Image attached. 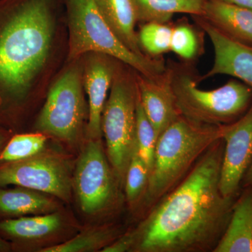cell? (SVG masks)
I'll use <instances>...</instances> for the list:
<instances>
[{
	"instance_id": "obj_28",
	"label": "cell",
	"mask_w": 252,
	"mask_h": 252,
	"mask_svg": "<svg viewBox=\"0 0 252 252\" xmlns=\"http://www.w3.org/2000/svg\"><path fill=\"white\" fill-rule=\"evenodd\" d=\"M220 1L252 9V0H220Z\"/></svg>"
},
{
	"instance_id": "obj_22",
	"label": "cell",
	"mask_w": 252,
	"mask_h": 252,
	"mask_svg": "<svg viewBox=\"0 0 252 252\" xmlns=\"http://www.w3.org/2000/svg\"><path fill=\"white\" fill-rule=\"evenodd\" d=\"M149 180L148 168L139 155L136 143L124 186L126 200L131 210H133L132 211H135L142 205L148 187Z\"/></svg>"
},
{
	"instance_id": "obj_17",
	"label": "cell",
	"mask_w": 252,
	"mask_h": 252,
	"mask_svg": "<svg viewBox=\"0 0 252 252\" xmlns=\"http://www.w3.org/2000/svg\"><path fill=\"white\" fill-rule=\"evenodd\" d=\"M213 252H252V187L235 201L229 221Z\"/></svg>"
},
{
	"instance_id": "obj_2",
	"label": "cell",
	"mask_w": 252,
	"mask_h": 252,
	"mask_svg": "<svg viewBox=\"0 0 252 252\" xmlns=\"http://www.w3.org/2000/svg\"><path fill=\"white\" fill-rule=\"evenodd\" d=\"M223 149L220 139L130 228V252H213L235 201V197H225L220 190Z\"/></svg>"
},
{
	"instance_id": "obj_10",
	"label": "cell",
	"mask_w": 252,
	"mask_h": 252,
	"mask_svg": "<svg viewBox=\"0 0 252 252\" xmlns=\"http://www.w3.org/2000/svg\"><path fill=\"white\" fill-rule=\"evenodd\" d=\"M72 217L59 210L44 215L0 220V238L10 244L11 252H38L63 243L78 230Z\"/></svg>"
},
{
	"instance_id": "obj_27",
	"label": "cell",
	"mask_w": 252,
	"mask_h": 252,
	"mask_svg": "<svg viewBox=\"0 0 252 252\" xmlns=\"http://www.w3.org/2000/svg\"><path fill=\"white\" fill-rule=\"evenodd\" d=\"M14 134L11 130L0 126V154L4 146L7 143L8 141Z\"/></svg>"
},
{
	"instance_id": "obj_29",
	"label": "cell",
	"mask_w": 252,
	"mask_h": 252,
	"mask_svg": "<svg viewBox=\"0 0 252 252\" xmlns=\"http://www.w3.org/2000/svg\"><path fill=\"white\" fill-rule=\"evenodd\" d=\"M244 187H252V162L248 171L244 176L243 180L242 181V185Z\"/></svg>"
},
{
	"instance_id": "obj_9",
	"label": "cell",
	"mask_w": 252,
	"mask_h": 252,
	"mask_svg": "<svg viewBox=\"0 0 252 252\" xmlns=\"http://www.w3.org/2000/svg\"><path fill=\"white\" fill-rule=\"evenodd\" d=\"M75 162L70 155L46 149L26 160L0 165V187L21 186L69 203Z\"/></svg>"
},
{
	"instance_id": "obj_1",
	"label": "cell",
	"mask_w": 252,
	"mask_h": 252,
	"mask_svg": "<svg viewBox=\"0 0 252 252\" xmlns=\"http://www.w3.org/2000/svg\"><path fill=\"white\" fill-rule=\"evenodd\" d=\"M67 55L63 0H0V126L24 132Z\"/></svg>"
},
{
	"instance_id": "obj_12",
	"label": "cell",
	"mask_w": 252,
	"mask_h": 252,
	"mask_svg": "<svg viewBox=\"0 0 252 252\" xmlns=\"http://www.w3.org/2000/svg\"><path fill=\"white\" fill-rule=\"evenodd\" d=\"M121 63L101 53L89 52L82 56L83 84L89 104L86 139L99 140L103 136L102 112Z\"/></svg>"
},
{
	"instance_id": "obj_7",
	"label": "cell",
	"mask_w": 252,
	"mask_h": 252,
	"mask_svg": "<svg viewBox=\"0 0 252 252\" xmlns=\"http://www.w3.org/2000/svg\"><path fill=\"white\" fill-rule=\"evenodd\" d=\"M135 73L127 64L121 63L102 112L106 153L123 187L136 145L138 88Z\"/></svg>"
},
{
	"instance_id": "obj_21",
	"label": "cell",
	"mask_w": 252,
	"mask_h": 252,
	"mask_svg": "<svg viewBox=\"0 0 252 252\" xmlns=\"http://www.w3.org/2000/svg\"><path fill=\"white\" fill-rule=\"evenodd\" d=\"M48 138L38 132L14 133L0 154V165L26 160L44 152L47 149Z\"/></svg>"
},
{
	"instance_id": "obj_3",
	"label": "cell",
	"mask_w": 252,
	"mask_h": 252,
	"mask_svg": "<svg viewBox=\"0 0 252 252\" xmlns=\"http://www.w3.org/2000/svg\"><path fill=\"white\" fill-rule=\"evenodd\" d=\"M223 137V125L199 124L180 115L157 140L153 167L141 207L150 209L177 187L200 157Z\"/></svg>"
},
{
	"instance_id": "obj_30",
	"label": "cell",
	"mask_w": 252,
	"mask_h": 252,
	"mask_svg": "<svg viewBox=\"0 0 252 252\" xmlns=\"http://www.w3.org/2000/svg\"><path fill=\"white\" fill-rule=\"evenodd\" d=\"M11 252V248L10 244L7 241L0 238V252Z\"/></svg>"
},
{
	"instance_id": "obj_16",
	"label": "cell",
	"mask_w": 252,
	"mask_h": 252,
	"mask_svg": "<svg viewBox=\"0 0 252 252\" xmlns=\"http://www.w3.org/2000/svg\"><path fill=\"white\" fill-rule=\"evenodd\" d=\"M61 202L53 195L21 186L0 187V220L58 211Z\"/></svg>"
},
{
	"instance_id": "obj_8",
	"label": "cell",
	"mask_w": 252,
	"mask_h": 252,
	"mask_svg": "<svg viewBox=\"0 0 252 252\" xmlns=\"http://www.w3.org/2000/svg\"><path fill=\"white\" fill-rule=\"evenodd\" d=\"M123 187L102 139H86L76 160L72 180L73 193L81 213L91 218L118 213L125 198Z\"/></svg>"
},
{
	"instance_id": "obj_6",
	"label": "cell",
	"mask_w": 252,
	"mask_h": 252,
	"mask_svg": "<svg viewBox=\"0 0 252 252\" xmlns=\"http://www.w3.org/2000/svg\"><path fill=\"white\" fill-rule=\"evenodd\" d=\"M176 104L181 115L199 124L220 126L240 119L252 103V89L230 80L217 89L203 90L190 73L169 69Z\"/></svg>"
},
{
	"instance_id": "obj_5",
	"label": "cell",
	"mask_w": 252,
	"mask_h": 252,
	"mask_svg": "<svg viewBox=\"0 0 252 252\" xmlns=\"http://www.w3.org/2000/svg\"><path fill=\"white\" fill-rule=\"evenodd\" d=\"M68 32L67 62L89 52L117 59L144 77L156 78L166 70L162 61L134 54L118 39L94 0H63Z\"/></svg>"
},
{
	"instance_id": "obj_13",
	"label": "cell",
	"mask_w": 252,
	"mask_h": 252,
	"mask_svg": "<svg viewBox=\"0 0 252 252\" xmlns=\"http://www.w3.org/2000/svg\"><path fill=\"white\" fill-rule=\"evenodd\" d=\"M197 17V22L210 37L215 51L213 66L200 79L229 75L252 89V46L227 37L203 18Z\"/></svg>"
},
{
	"instance_id": "obj_14",
	"label": "cell",
	"mask_w": 252,
	"mask_h": 252,
	"mask_svg": "<svg viewBox=\"0 0 252 252\" xmlns=\"http://www.w3.org/2000/svg\"><path fill=\"white\" fill-rule=\"evenodd\" d=\"M135 77L142 108L158 138L181 115L172 91L169 69L153 79L137 72Z\"/></svg>"
},
{
	"instance_id": "obj_11",
	"label": "cell",
	"mask_w": 252,
	"mask_h": 252,
	"mask_svg": "<svg viewBox=\"0 0 252 252\" xmlns=\"http://www.w3.org/2000/svg\"><path fill=\"white\" fill-rule=\"evenodd\" d=\"M222 139L220 190L225 197H235L252 162V103L238 120L223 125Z\"/></svg>"
},
{
	"instance_id": "obj_24",
	"label": "cell",
	"mask_w": 252,
	"mask_h": 252,
	"mask_svg": "<svg viewBox=\"0 0 252 252\" xmlns=\"http://www.w3.org/2000/svg\"><path fill=\"white\" fill-rule=\"evenodd\" d=\"M172 28L165 23H146L138 33L139 44L149 56L170 51Z\"/></svg>"
},
{
	"instance_id": "obj_19",
	"label": "cell",
	"mask_w": 252,
	"mask_h": 252,
	"mask_svg": "<svg viewBox=\"0 0 252 252\" xmlns=\"http://www.w3.org/2000/svg\"><path fill=\"white\" fill-rule=\"evenodd\" d=\"M122 227L112 223L89 227L72 238L40 252H101L124 233Z\"/></svg>"
},
{
	"instance_id": "obj_26",
	"label": "cell",
	"mask_w": 252,
	"mask_h": 252,
	"mask_svg": "<svg viewBox=\"0 0 252 252\" xmlns=\"http://www.w3.org/2000/svg\"><path fill=\"white\" fill-rule=\"evenodd\" d=\"M132 245V234L129 229L124 232L108 246L105 247L101 252H130Z\"/></svg>"
},
{
	"instance_id": "obj_15",
	"label": "cell",
	"mask_w": 252,
	"mask_h": 252,
	"mask_svg": "<svg viewBox=\"0 0 252 252\" xmlns=\"http://www.w3.org/2000/svg\"><path fill=\"white\" fill-rule=\"evenodd\" d=\"M227 37L252 46V9L220 0H205L201 16Z\"/></svg>"
},
{
	"instance_id": "obj_4",
	"label": "cell",
	"mask_w": 252,
	"mask_h": 252,
	"mask_svg": "<svg viewBox=\"0 0 252 252\" xmlns=\"http://www.w3.org/2000/svg\"><path fill=\"white\" fill-rule=\"evenodd\" d=\"M88 121L81 56L66 63L58 74L32 123L31 130L71 148L81 149L86 140Z\"/></svg>"
},
{
	"instance_id": "obj_20",
	"label": "cell",
	"mask_w": 252,
	"mask_h": 252,
	"mask_svg": "<svg viewBox=\"0 0 252 252\" xmlns=\"http://www.w3.org/2000/svg\"><path fill=\"white\" fill-rule=\"evenodd\" d=\"M205 0H133L138 21L165 23L177 14L201 16Z\"/></svg>"
},
{
	"instance_id": "obj_23",
	"label": "cell",
	"mask_w": 252,
	"mask_h": 252,
	"mask_svg": "<svg viewBox=\"0 0 252 252\" xmlns=\"http://www.w3.org/2000/svg\"><path fill=\"white\" fill-rule=\"evenodd\" d=\"M157 140L153 126L149 122L142 108L138 92L136 112V143L139 155L147 165L149 175L154 165Z\"/></svg>"
},
{
	"instance_id": "obj_25",
	"label": "cell",
	"mask_w": 252,
	"mask_h": 252,
	"mask_svg": "<svg viewBox=\"0 0 252 252\" xmlns=\"http://www.w3.org/2000/svg\"><path fill=\"white\" fill-rule=\"evenodd\" d=\"M198 49V41L195 31L187 24L172 28L170 51L186 60L193 59Z\"/></svg>"
},
{
	"instance_id": "obj_18",
	"label": "cell",
	"mask_w": 252,
	"mask_h": 252,
	"mask_svg": "<svg viewBox=\"0 0 252 252\" xmlns=\"http://www.w3.org/2000/svg\"><path fill=\"white\" fill-rule=\"evenodd\" d=\"M94 2L113 32L127 49L138 56H148L139 44L135 31L138 20L133 0H94Z\"/></svg>"
}]
</instances>
